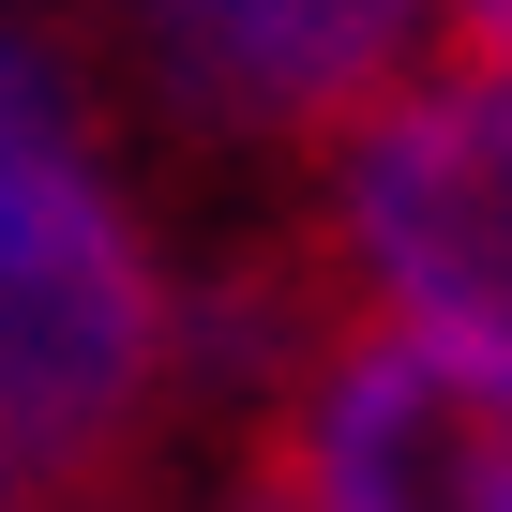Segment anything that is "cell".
<instances>
[{"mask_svg":"<svg viewBox=\"0 0 512 512\" xmlns=\"http://www.w3.org/2000/svg\"><path fill=\"white\" fill-rule=\"evenodd\" d=\"M317 241L347 317L512 347V61L437 46L407 91H377L317 151Z\"/></svg>","mask_w":512,"mask_h":512,"instance_id":"cell-1","label":"cell"},{"mask_svg":"<svg viewBox=\"0 0 512 512\" xmlns=\"http://www.w3.org/2000/svg\"><path fill=\"white\" fill-rule=\"evenodd\" d=\"M272 512H512V347L452 332H317L241 452Z\"/></svg>","mask_w":512,"mask_h":512,"instance_id":"cell-2","label":"cell"},{"mask_svg":"<svg viewBox=\"0 0 512 512\" xmlns=\"http://www.w3.org/2000/svg\"><path fill=\"white\" fill-rule=\"evenodd\" d=\"M136 91L196 136L332 151L377 91L437 61V0H91Z\"/></svg>","mask_w":512,"mask_h":512,"instance_id":"cell-3","label":"cell"},{"mask_svg":"<svg viewBox=\"0 0 512 512\" xmlns=\"http://www.w3.org/2000/svg\"><path fill=\"white\" fill-rule=\"evenodd\" d=\"M61 136H91V76H76L46 31H16V16H0V181H16V166H46Z\"/></svg>","mask_w":512,"mask_h":512,"instance_id":"cell-4","label":"cell"},{"mask_svg":"<svg viewBox=\"0 0 512 512\" xmlns=\"http://www.w3.org/2000/svg\"><path fill=\"white\" fill-rule=\"evenodd\" d=\"M437 31H452L467 61H512V0H437Z\"/></svg>","mask_w":512,"mask_h":512,"instance_id":"cell-5","label":"cell"},{"mask_svg":"<svg viewBox=\"0 0 512 512\" xmlns=\"http://www.w3.org/2000/svg\"><path fill=\"white\" fill-rule=\"evenodd\" d=\"M0 512H106V497H0Z\"/></svg>","mask_w":512,"mask_h":512,"instance_id":"cell-6","label":"cell"}]
</instances>
